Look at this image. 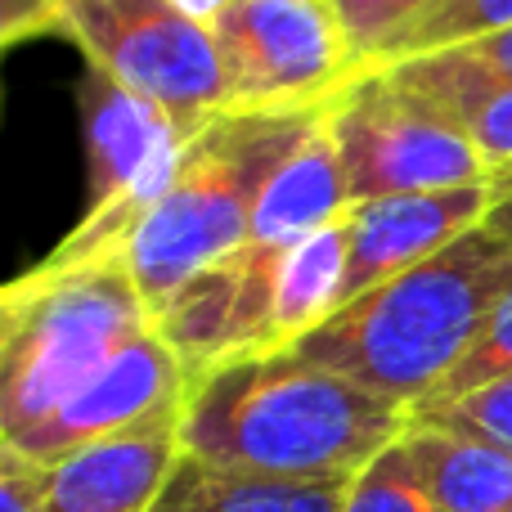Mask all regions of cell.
I'll return each mask as SVG.
<instances>
[{"mask_svg":"<svg viewBox=\"0 0 512 512\" xmlns=\"http://www.w3.org/2000/svg\"><path fill=\"white\" fill-rule=\"evenodd\" d=\"M486 225L490 234L512 243V167H499L490 171V212H486Z\"/></svg>","mask_w":512,"mask_h":512,"instance_id":"26","label":"cell"},{"mask_svg":"<svg viewBox=\"0 0 512 512\" xmlns=\"http://www.w3.org/2000/svg\"><path fill=\"white\" fill-rule=\"evenodd\" d=\"M171 5L180 9V14H189L194 23H203V27H216L225 18V9L234 5V0H171Z\"/></svg>","mask_w":512,"mask_h":512,"instance_id":"27","label":"cell"},{"mask_svg":"<svg viewBox=\"0 0 512 512\" xmlns=\"http://www.w3.org/2000/svg\"><path fill=\"white\" fill-rule=\"evenodd\" d=\"M414 418H427V423H441V427H459V432H477V436H486V441L512 450V373L468 391V396H459V400H450V405L418 409Z\"/></svg>","mask_w":512,"mask_h":512,"instance_id":"21","label":"cell"},{"mask_svg":"<svg viewBox=\"0 0 512 512\" xmlns=\"http://www.w3.org/2000/svg\"><path fill=\"white\" fill-rule=\"evenodd\" d=\"M86 113V212L45 265H81L122 252L131 225L158 203L171 171L203 126L180 122L117 77L90 68L81 77Z\"/></svg>","mask_w":512,"mask_h":512,"instance_id":"6","label":"cell"},{"mask_svg":"<svg viewBox=\"0 0 512 512\" xmlns=\"http://www.w3.org/2000/svg\"><path fill=\"white\" fill-rule=\"evenodd\" d=\"M508 27H512V0H436L418 18H409L400 32H391L355 72L391 68V63L450 50V45H468V41H481V36L508 32Z\"/></svg>","mask_w":512,"mask_h":512,"instance_id":"18","label":"cell"},{"mask_svg":"<svg viewBox=\"0 0 512 512\" xmlns=\"http://www.w3.org/2000/svg\"><path fill=\"white\" fill-rule=\"evenodd\" d=\"M508 297L512 243L477 225L432 261L346 301L288 351L414 409L450 378Z\"/></svg>","mask_w":512,"mask_h":512,"instance_id":"2","label":"cell"},{"mask_svg":"<svg viewBox=\"0 0 512 512\" xmlns=\"http://www.w3.org/2000/svg\"><path fill=\"white\" fill-rule=\"evenodd\" d=\"M283 248H256L198 270L153 310L158 337L185 364L189 382L216 364L274 351V265Z\"/></svg>","mask_w":512,"mask_h":512,"instance_id":"9","label":"cell"},{"mask_svg":"<svg viewBox=\"0 0 512 512\" xmlns=\"http://www.w3.org/2000/svg\"><path fill=\"white\" fill-rule=\"evenodd\" d=\"M346 279V221L324 225L306 239L288 243L274 265V351L319 328L342 306Z\"/></svg>","mask_w":512,"mask_h":512,"instance_id":"16","label":"cell"},{"mask_svg":"<svg viewBox=\"0 0 512 512\" xmlns=\"http://www.w3.org/2000/svg\"><path fill=\"white\" fill-rule=\"evenodd\" d=\"M54 36H68L90 68L117 77L180 122L207 126L230 108L216 32L171 0H59Z\"/></svg>","mask_w":512,"mask_h":512,"instance_id":"7","label":"cell"},{"mask_svg":"<svg viewBox=\"0 0 512 512\" xmlns=\"http://www.w3.org/2000/svg\"><path fill=\"white\" fill-rule=\"evenodd\" d=\"M59 18V0H0V36L18 45L27 36H50Z\"/></svg>","mask_w":512,"mask_h":512,"instance_id":"25","label":"cell"},{"mask_svg":"<svg viewBox=\"0 0 512 512\" xmlns=\"http://www.w3.org/2000/svg\"><path fill=\"white\" fill-rule=\"evenodd\" d=\"M490 212V180L463 189H432V194L373 198L346 212V279L342 306L360 292L432 261L441 248L477 230ZM337 306V310H342Z\"/></svg>","mask_w":512,"mask_h":512,"instance_id":"12","label":"cell"},{"mask_svg":"<svg viewBox=\"0 0 512 512\" xmlns=\"http://www.w3.org/2000/svg\"><path fill=\"white\" fill-rule=\"evenodd\" d=\"M405 445L441 512H512V450L427 418H409Z\"/></svg>","mask_w":512,"mask_h":512,"instance_id":"14","label":"cell"},{"mask_svg":"<svg viewBox=\"0 0 512 512\" xmlns=\"http://www.w3.org/2000/svg\"><path fill=\"white\" fill-rule=\"evenodd\" d=\"M212 32L234 113L324 108L355 72L333 0H234Z\"/></svg>","mask_w":512,"mask_h":512,"instance_id":"8","label":"cell"},{"mask_svg":"<svg viewBox=\"0 0 512 512\" xmlns=\"http://www.w3.org/2000/svg\"><path fill=\"white\" fill-rule=\"evenodd\" d=\"M459 122L468 126L472 144L481 149V158H486L490 171L512 167V90L486 99V104H477V108H468Z\"/></svg>","mask_w":512,"mask_h":512,"instance_id":"23","label":"cell"},{"mask_svg":"<svg viewBox=\"0 0 512 512\" xmlns=\"http://www.w3.org/2000/svg\"><path fill=\"white\" fill-rule=\"evenodd\" d=\"M328 108V104H324ZM351 194H346V171L337 158V144L328 135V122L319 117L315 131L283 158V167L261 189L252 212V243L256 248H288L324 225L346 221Z\"/></svg>","mask_w":512,"mask_h":512,"instance_id":"13","label":"cell"},{"mask_svg":"<svg viewBox=\"0 0 512 512\" xmlns=\"http://www.w3.org/2000/svg\"><path fill=\"white\" fill-rule=\"evenodd\" d=\"M153 328L122 252L81 265L36 261L0 292V441L14 445L59 414L131 337Z\"/></svg>","mask_w":512,"mask_h":512,"instance_id":"4","label":"cell"},{"mask_svg":"<svg viewBox=\"0 0 512 512\" xmlns=\"http://www.w3.org/2000/svg\"><path fill=\"white\" fill-rule=\"evenodd\" d=\"M41 463L0 445V512H41Z\"/></svg>","mask_w":512,"mask_h":512,"instance_id":"24","label":"cell"},{"mask_svg":"<svg viewBox=\"0 0 512 512\" xmlns=\"http://www.w3.org/2000/svg\"><path fill=\"white\" fill-rule=\"evenodd\" d=\"M185 391H189L185 364H180L176 351L158 337V328H144L104 369L90 373V378L63 400L59 414L45 418L23 441H14V450L27 454L32 463H54V459H63V454L81 450V445L99 441V436H113V432H122V427L140 423V418L158 414V409L176 405V400H185Z\"/></svg>","mask_w":512,"mask_h":512,"instance_id":"11","label":"cell"},{"mask_svg":"<svg viewBox=\"0 0 512 512\" xmlns=\"http://www.w3.org/2000/svg\"><path fill=\"white\" fill-rule=\"evenodd\" d=\"M409 418V405L297 351L243 355L189 382L185 454L288 481H355Z\"/></svg>","mask_w":512,"mask_h":512,"instance_id":"1","label":"cell"},{"mask_svg":"<svg viewBox=\"0 0 512 512\" xmlns=\"http://www.w3.org/2000/svg\"><path fill=\"white\" fill-rule=\"evenodd\" d=\"M333 5L346 23V36H351V50H355V68H360L391 32H400L409 18H418L427 5H436V0H333Z\"/></svg>","mask_w":512,"mask_h":512,"instance_id":"22","label":"cell"},{"mask_svg":"<svg viewBox=\"0 0 512 512\" xmlns=\"http://www.w3.org/2000/svg\"><path fill=\"white\" fill-rule=\"evenodd\" d=\"M185 459V400L41 463V512H149Z\"/></svg>","mask_w":512,"mask_h":512,"instance_id":"10","label":"cell"},{"mask_svg":"<svg viewBox=\"0 0 512 512\" xmlns=\"http://www.w3.org/2000/svg\"><path fill=\"white\" fill-rule=\"evenodd\" d=\"M369 72H387L405 90L432 99L445 113L463 117L468 108L512 90V27L495 36H481V41L450 45V50L418 54V59L391 63V68H369Z\"/></svg>","mask_w":512,"mask_h":512,"instance_id":"17","label":"cell"},{"mask_svg":"<svg viewBox=\"0 0 512 512\" xmlns=\"http://www.w3.org/2000/svg\"><path fill=\"white\" fill-rule=\"evenodd\" d=\"M342 512H441L427 490L423 472H418L414 454H409L405 436L378 454L346 490Z\"/></svg>","mask_w":512,"mask_h":512,"instance_id":"19","label":"cell"},{"mask_svg":"<svg viewBox=\"0 0 512 512\" xmlns=\"http://www.w3.org/2000/svg\"><path fill=\"white\" fill-rule=\"evenodd\" d=\"M508 373H512V297L495 310V315H490V324L481 328V337L468 346V355H463V360L450 369V378H445L441 387L423 400V405L409 409V414H418V409H436V405H450V400L468 396V391L486 387V382L508 378Z\"/></svg>","mask_w":512,"mask_h":512,"instance_id":"20","label":"cell"},{"mask_svg":"<svg viewBox=\"0 0 512 512\" xmlns=\"http://www.w3.org/2000/svg\"><path fill=\"white\" fill-rule=\"evenodd\" d=\"M346 490L351 481H288L185 454L149 512H342Z\"/></svg>","mask_w":512,"mask_h":512,"instance_id":"15","label":"cell"},{"mask_svg":"<svg viewBox=\"0 0 512 512\" xmlns=\"http://www.w3.org/2000/svg\"><path fill=\"white\" fill-rule=\"evenodd\" d=\"M324 108L297 113H234L194 135L171 171L158 203L131 225L122 256L149 310L180 292L198 270L243 252L252 243V212L261 189L292 149L315 131Z\"/></svg>","mask_w":512,"mask_h":512,"instance_id":"3","label":"cell"},{"mask_svg":"<svg viewBox=\"0 0 512 512\" xmlns=\"http://www.w3.org/2000/svg\"><path fill=\"white\" fill-rule=\"evenodd\" d=\"M324 122L342 158L351 207L490 180L468 126L387 72H355L328 99Z\"/></svg>","mask_w":512,"mask_h":512,"instance_id":"5","label":"cell"}]
</instances>
